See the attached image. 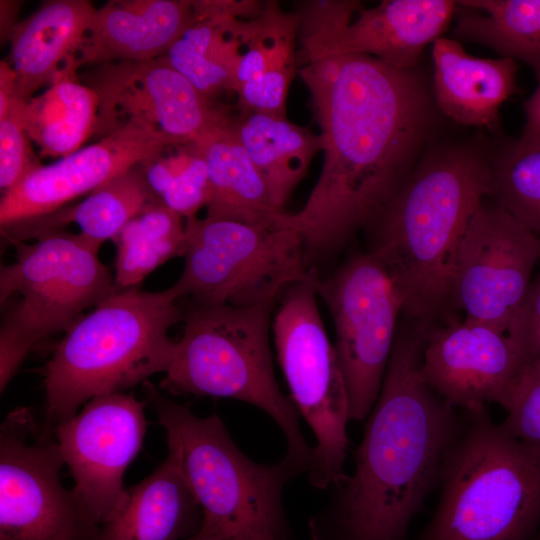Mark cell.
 I'll return each instance as SVG.
<instances>
[{
  "mask_svg": "<svg viewBox=\"0 0 540 540\" xmlns=\"http://www.w3.org/2000/svg\"><path fill=\"white\" fill-rule=\"evenodd\" d=\"M298 70L320 127L323 164L286 227L308 264L334 253L375 218L438 139L432 84L420 67L403 70L364 54L303 57Z\"/></svg>",
  "mask_w": 540,
  "mask_h": 540,
  "instance_id": "obj_1",
  "label": "cell"
},
{
  "mask_svg": "<svg viewBox=\"0 0 540 540\" xmlns=\"http://www.w3.org/2000/svg\"><path fill=\"white\" fill-rule=\"evenodd\" d=\"M427 330L397 329L378 399L354 452V469L332 485L309 520L313 540H408L413 518L439 486L462 412L422 374Z\"/></svg>",
  "mask_w": 540,
  "mask_h": 540,
  "instance_id": "obj_2",
  "label": "cell"
},
{
  "mask_svg": "<svg viewBox=\"0 0 540 540\" xmlns=\"http://www.w3.org/2000/svg\"><path fill=\"white\" fill-rule=\"evenodd\" d=\"M492 182L491 142L437 141L365 227L402 315L426 330L457 320L451 277L463 234Z\"/></svg>",
  "mask_w": 540,
  "mask_h": 540,
  "instance_id": "obj_3",
  "label": "cell"
},
{
  "mask_svg": "<svg viewBox=\"0 0 540 540\" xmlns=\"http://www.w3.org/2000/svg\"><path fill=\"white\" fill-rule=\"evenodd\" d=\"M179 300L172 287L114 291L77 320L43 368L45 426L53 430L90 399L165 373L176 345L168 331L184 314Z\"/></svg>",
  "mask_w": 540,
  "mask_h": 540,
  "instance_id": "obj_4",
  "label": "cell"
},
{
  "mask_svg": "<svg viewBox=\"0 0 540 540\" xmlns=\"http://www.w3.org/2000/svg\"><path fill=\"white\" fill-rule=\"evenodd\" d=\"M436 509L417 540H532L540 525V459L495 423L462 410L443 462Z\"/></svg>",
  "mask_w": 540,
  "mask_h": 540,
  "instance_id": "obj_5",
  "label": "cell"
},
{
  "mask_svg": "<svg viewBox=\"0 0 540 540\" xmlns=\"http://www.w3.org/2000/svg\"><path fill=\"white\" fill-rule=\"evenodd\" d=\"M274 304L183 305V333L160 387L173 395L229 398L261 409L281 429L285 455L307 473L314 449L302 433L298 410L275 378L270 346Z\"/></svg>",
  "mask_w": 540,
  "mask_h": 540,
  "instance_id": "obj_6",
  "label": "cell"
},
{
  "mask_svg": "<svg viewBox=\"0 0 540 540\" xmlns=\"http://www.w3.org/2000/svg\"><path fill=\"white\" fill-rule=\"evenodd\" d=\"M143 389L146 405L165 429L167 456L202 510V526L225 540L244 532L290 540L283 490L305 470L286 455L273 464L255 462L215 413L199 417L148 381Z\"/></svg>",
  "mask_w": 540,
  "mask_h": 540,
  "instance_id": "obj_7",
  "label": "cell"
},
{
  "mask_svg": "<svg viewBox=\"0 0 540 540\" xmlns=\"http://www.w3.org/2000/svg\"><path fill=\"white\" fill-rule=\"evenodd\" d=\"M16 259L1 266L0 303L19 297L0 326V391L43 340L66 332L87 309L114 291L100 246L82 234L57 231L32 244L18 242Z\"/></svg>",
  "mask_w": 540,
  "mask_h": 540,
  "instance_id": "obj_8",
  "label": "cell"
},
{
  "mask_svg": "<svg viewBox=\"0 0 540 540\" xmlns=\"http://www.w3.org/2000/svg\"><path fill=\"white\" fill-rule=\"evenodd\" d=\"M184 268L171 286L202 305L248 308L275 302L298 283H315L300 235L234 220H185Z\"/></svg>",
  "mask_w": 540,
  "mask_h": 540,
  "instance_id": "obj_9",
  "label": "cell"
},
{
  "mask_svg": "<svg viewBox=\"0 0 540 540\" xmlns=\"http://www.w3.org/2000/svg\"><path fill=\"white\" fill-rule=\"evenodd\" d=\"M315 283H298L284 292L272 333L291 400L315 436L309 481L316 489H329L346 474L349 402L336 349L318 309Z\"/></svg>",
  "mask_w": 540,
  "mask_h": 540,
  "instance_id": "obj_10",
  "label": "cell"
},
{
  "mask_svg": "<svg viewBox=\"0 0 540 540\" xmlns=\"http://www.w3.org/2000/svg\"><path fill=\"white\" fill-rule=\"evenodd\" d=\"M65 465L51 429L28 407L0 427V540H96L98 526L61 480Z\"/></svg>",
  "mask_w": 540,
  "mask_h": 540,
  "instance_id": "obj_11",
  "label": "cell"
},
{
  "mask_svg": "<svg viewBox=\"0 0 540 540\" xmlns=\"http://www.w3.org/2000/svg\"><path fill=\"white\" fill-rule=\"evenodd\" d=\"M315 289L334 323L350 421H364L378 399L393 350L400 298L369 252L354 254L325 279L318 277Z\"/></svg>",
  "mask_w": 540,
  "mask_h": 540,
  "instance_id": "obj_12",
  "label": "cell"
},
{
  "mask_svg": "<svg viewBox=\"0 0 540 540\" xmlns=\"http://www.w3.org/2000/svg\"><path fill=\"white\" fill-rule=\"evenodd\" d=\"M457 9L452 0H386L369 9L352 0L309 1L297 12L301 56L364 54L413 70Z\"/></svg>",
  "mask_w": 540,
  "mask_h": 540,
  "instance_id": "obj_13",
  "label": "cell"
},
{
  "mask_svg": "<svg viewBox=\"0 0 540 540\" xmlns=\"http://www.w3.org/2000/svg\"><path fill=\"white\" fill-rule=\"evenodd\" d=\"M539 261L540 236L487 197L456 252L451 277L454 310L462 311L464 320L507 332Z\"/></svg>",
  "mask_w": 540,
  "mask_h": 540,
  "instance_id": "obj_14",
  "label": "cell"
},
{
  "mask_svg": "<svg viewBox=\"0 0 540 540\" xmlns=\"http://www.w3.org/2000/svg\"><path fill=\"white\" fill-rule=\"evenodd\" d=\"M88 85L98 97V140L137 122L182 144H198L232 117L173 68L165 55L99 64Z\"/></svg>",
  "mask_w": 540,
  "mask_h": 540,
  "instance_id": "obj_15",
  "label": "cell"
},
{
  "mask_svg": "<svg viewBox=\"0 0 540 540\" xmlns=\"http://www.w3.org/2000/svg\"><path fill=\"white\" fill-rule=\"evenodd\" d=\"M145 405L124 392L99 395L53 429L74 481L71 491L98 527L118 506L125 471L141 449Z\"/></svg>",
  "mask_w": 540,
  "mask_h": 540,
  "instance_id": "obj_16",
  "label": "cell"
},
{
  "mask_svg": "<svg viewBox=\"0 0 540 540\" xmlns=\"http://www.w3.org/2000/svg\"><path fill=\"white\" fill-rule=\"evenodd\" d=\"M179 144L150 126L130 122L51 164H41L2 194L1 230L50 215Z\"/></svg>",
  "mask_w": 540,
  "mask_h": 540,
  "instance_id": "obj_17",
  "label": "cell"
},
{
  "mask_svg": "<svg viewBox=\"0 0 540 540\" xmlns=\"http://www.w3.org/2000/svg\"><path fill=\"white\" fill-rule=\"evenodd\" d=\"M523 365L507 332L457 319L428 331L422 374L449 405L473 410L501 406Z\"/></svg>",
  "mask_w": 540,
  "mask_h": 540,
  "instance_id": "obj_18",
  "label": "cell"
},
{
  "mask_svg": "<svg viewBox=\"0 0 540 540\" xmlns=\"http://www.w3.org/2000/svg\"><path fill=\"white\" fill-rule=\"evenodd\" d=\"M196 21L195 3L190 0L109 1L97 9L76 63L80 67L162 57Z\"/></svg>",
  "mask_w": 540,
  "mask_h": 540,
  "instance_id": "obj_19",
  "label": "cell"
},
{
  "mask_svg": "<svg viewBox=\"0 0 540 540\" xmlns=\"http://www.w3.org/2000/svg\"><path fill=\"white\" fill-rule=\"evenodd\" d=\"M432 58V91L441 115L496 132L499 109L517 90L516 61L472 56L459 41L446 37L434 41Z\"/></svg>",
  "mask_w": 540,
  "mask_h": 540,
  "instance_id": "obj_20",
  "label": "cell"
},
{
  "mask_svg": "<svg viewBox=\"0 0 540 540\" xmlns=\"http://www.w3.org/2000/svg\"><path fill=\"white\" fill-rule=\"evenodd\" d=\"M97 9L88 0H50L10 35L8 62L15 71L14 97L26 102L73 57L91 29Z\"/></svg>",
  "mask_w": 540,
  "mask_h": 540,
  "instance_id": "obj_21",
  "label": "cell"
},
{
  "mask_svg": "<svg viewBox=\"0 0 540 540\" xmlns=\"http://www.w3.org/2000/svg\"><path fill=\"white\" fill-rule=\"evenodd\" d=\"M202 510L170 457L125 489L96 540H181L201 529Z\"/></svg>",
  "mask_w": 540,
  "mask_h": 540,
  "instance_id": "obj_22",
  "label": "cell"
},
{
  "mask_svg": "<svg viewBox=\"0 0 540 540\" xmlns=\"http://www.w3.org/2000/svg\"><path fill=\"white\" fill-rule=\"evenodd\" d=\"M232 118L197 145L207 163L210 199L206 217L286 228L287 212L276 207L268 189L239 142Z\"/></svg>",
  "mask_w": 540,
  "mask_h": 540,
  "instance_id": "obj_23",
  "label": "cell"
},
{
  "mask_svg": "<svg viewBox=\"0 0 540 540\" xmlns=\"http://www.w3.org/2000/svg\"><path fill=\"white\" fill-rule=\"evenodd\" d=\"M232 128L262 177L272 201L284 211L293 190L322 151L320 134L286 117L239 113Z\"/></svg>",
  "mask_w": 540,
  "mask_h": 540,
  "instance_id": "obj_24",
  "label": "cell"
},
{
  "mask_svg": "<svg viewBox=\"0 0 540 540\" xmlns=\"http://www.w3.org/2000/svg\"><path fill=\"white\" fill-rule=\"evenodd\" d=\"M75 69L63 67L49 88L26 102L12 105L41 157H64L82 148L95 133L98 97L75 79Z\"/></svg>",
  "mask_w": 540,
  "mask_h": 540,
  "instance_id": "obj_25",
  "label": "cell"
},
{
  "mask_svg": "<svg viewBox=\"0 0 540 540\" xmlns=\"http://www.w3.org/2000/svg\"><path fill=\"white\" fill-rule=\"evenodd\" d=\"M156 200L159 199L150 189L139 164L97 188L79 204L17 225L12 237L18 242L37 239L75 223L80 234L101 247L105 241H113L134 216Z\"/></svg>",
  "mask_w": 540,
  "mask_h": 540,
  "instance_id": "obj_26",
  "label": "cell"
},
{
  "mask_svg": "<svg viewBox=\"0 0 540 540\" xmlns=\"http://www.w3.org/2000/svg\"><path fill=\"white\" fill-rule=\"evenodd\" d=\"M457 2V41L487 46L500 57L528 65L540 82V0Z\"/></svg>",
  "mask_w": 540,
  "mask_h": 540,
  "instance_id": "obj_27",
  "label": "cell"
},
{
  "mask_svg": "<svg viewBox=\"0 0 540 540\" xmlns=\"http://www.w3.org/2000/svg\"><path fill=\"white\" fill-rule=\"evenodd\" d=\"M240 19L219 15L198 20L165 55L173 68L211 99L224 90L235 92Z\"/></svg>",
  "mask_w": 540,
  "mask_h": 540,
  "instance_id": "obj_28",
  "label": "cell"
},
{
  "mask_svg": "<svg viewBox=\"0 0 540 540\" xmlns=\"http://www.w3.org/2000/svg\"><path fill=\"white\" fill-rule=\"evenodd\" d=\"M183 217L160 200L149 203L114 238L115 291L138 288L143 280L170 259L184 256Z\"/></svg>",
  "mask_w": 540,
  "mask_h": 540,
  "instance_id": "obj_29",
  "label": "cell"
},
{
  "mask_svg": "<svg viewBox=\"0 0 540 540\" xmlns=\"http://www.w3.org/2000/svg\"><path fill=\"white\" fill-rule=\"evenodd\" d=\"M491 168L488 198L540 236V145L491 142Z\"/></svg>",
  "mask_w": 540,
  "mask_h": 540,
  "instance_id": "obj_30",
  "label": "cell"
},
{
  "mask_svg": "<svg viewBox=\"0 0 540 540\" xmlns=\"http://www.w3.org/2000/svg\"><path fill=\"white\" fill-rule=\"evenodd\" d=\"M298 31V13L284 12L274 1L265 2L256 17L240 19L235 93L243 83L266 72L296 66Z\"/></svg>",
  "mask_w": 540,
  "mask_h": 540,
  "instance_id": "obj_31",
  "label": "cell"
},
{
  "mask_svg": "<svg viewBox=\"0 0 540 540\" xmlns=\"http://www.w3.org/2000/svg\"><path fill=\"white\" fill-rule=\"evenodd\" d=\"M501 407L507 412L501 427L540 459V358L521 367Z\"/></svg>",
  "mask_w": 540,
  "mask_h": 540,
  "instance_id": "obj_32",
  "label": "cell"
},
{
  "mask_svg": "<svg viewBox=\"0 0 540 540\" xmlns=\"http://www.w3.org/2000/svg\"><path fill=\"white\" fill-rule=\"evenodd\" d=\"M12 102L6 112L0 115V188L2 194L14 188L32 170L41 165L32 150L31 140Z\"/></svg>",
  "mask_w": 540,
  "mask_h": 540,
  "instance_id": "obj_33",
  "label": "cell"
},
{
  "mask_svg": "<svg viewBox=\"0 0 540 540\" xmlns=\"http://www.w3.org/2000/svg\"><path fill=\"white\" fill-rule=\"evenodd\" d=\"M209 199L207 163L198 146L197 154L186 167L173 176L159 200L186 220L195 217L202 207H206Z\"/></svg>",
  "mask_w": 540,
  "mask_h": 540,
  "instance_id": "obj_34",
  "label": "cell"
},
{
  "mask_svg": "<svg viewBox=\"0 0 540 540\" xmlns=\"http://www.w3.org/2000/svg\"><path fill=\"white\" fill-rule=\"evenodd\" d=\"M297 66L272 70L243 83L236 91L239 113L286 117V100Z\"/></svg>",
  "mask_w": 540,
  "mask_h": 540,
  "instance_id": "obj_35",
  "label": "cell"
},
{
  "mask_svg": "<svg viewBox=\"0 0 540 540\" xmlns=\"http://www.w3.org/2000/svg\"><path fill=\"white\" fill-rule=\"evenodd\" d=\"M538 264L539 271L507 330L524 364L540 358V261Z\"/></svg>",
  "mask_w": 540,
  "mask_h": 540,
  "instance_id": "obj_36",
  "label": "cell"
},
{
  "mask_svg": "<svg viewBox=\"0 0 540 540\" xmlns=\"http://www.w3.org/2000/svg\"><path fill=\"white\" fill-rule=\"evenodd\" d=\"M525 123L521 143L531 146L540 145V82L533 94L524 102Z\"/></svg>",
  "mask_w": 540,
  "mask_h": 540,
  "instance_id": "obj_37",
  "label": "cell"
},
{
  "mask_svg": "<svg viewBox=\"0 0 540 540\" xmlns=\"http://www.w3.org/2000/svg\"><path fill=\"white\" fill-rule=\"evenodd\" d=\"M16 74L12 66L2 60L0 62V115H3L14 97Z\"/></svg>",
  "mask_w": 540,
  "mask_h": 540,
  "instance_id": "obj_38",
  "label": "cell"
},
{
  "mask_svg": "<svg viewBox=\"0 0 540 540\" xmlns=\"http://www.w3.org/2000/svg\"><path fill=\"white\" fill-rule=\"evenodd\" d=\"M227 540H281V539H278L270 535L262 534V533L244 532V533L234 535Z\"/></svg>",
  "mask_w": 540,
  "mask_h": 540,
  "instance_id": "obj_39",
  "label": "cell"
},
{
  "mask_svg": "<svg viewBox=\"0 0 540 540\" xmlns=\"http://www.w3.org/2000/svg\"><path fill=\"white\" fill-rule=\"evenodd\" d=\"M187 540H225V539L217 532L209 528L201 526V529L199 530V532Z\"/></svg>",
  "mask_w": 540,
  "mask_h": 540,
  "instance_id": "obj_40",
  "label": "cell"
},
{
  "mask_svg": "<svg viewBox=\"0 0 540 540\" xmlns=\"http://www.w3.org/2000/svg\"><path fill=\"white\" fill-rule=\"evenodd\" d=\"M532 540H540V529L537 531L535 536L532 538Z\"/></svg>",
  "mask_w": 540,
  "mask_h": 540,
  "instance_id": "obj_41",
  "label": "cell"
}]
</instances>
